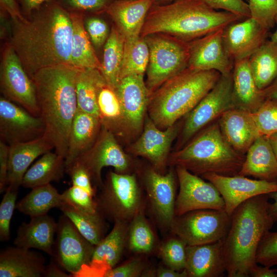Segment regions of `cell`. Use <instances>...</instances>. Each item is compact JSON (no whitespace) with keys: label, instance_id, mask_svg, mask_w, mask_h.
Here are the masks:
<instances>
[{"label":"cell","instance_id":"obj_27","mask_svg":"<svg viewBox=\"0 0 277 277\" xmlns=\"http://www.w3.org/2000/svg\"><path fill=\"white\" fill-rule=\"evenodd\" d=\"M53 149L52 145L43 135L32 141L10 145L7 188L18 190L31 164Z\"/></svg>","mask_w":277,"mask_h":277},{"label":"cell","instance_id":"obj_58","mask_svg":"<svg viewBox=\"0 0 277 277\" xmlns=\"http://www.w3.org/2000/svg\"><path fill=\"white\" fill-rule=\"evenodd\" d=\"M155 276L158 277H188L185 270L178 271L168 267H160L155 272Z\"/></svg>","mask_w":277,"mask_h":277},{"label":"cell","instance_id":"obj_2","mask_svg":"<svg viewBox=\"0 0 277 277\" xmlns=\"http://www.w3.org/2000/svg\"><path fill=\"white\" fill-rule=\"evenodd\" d=\"M79 69L71 64H60L43 68L31 78L45 124L43 136L64 159L77 111L76 82Z\"/></svg>","mask_w":277,"mask_h":277},{"label":"cell","instance_id":"obj_41","mask_svg":"<svg viewBox=\"0 0 277 277\" xmlns=\"http://www.w3.org/2000/svg\"><path fill=\"white\" fill-rule=\"evenodd\" d=\"M127 244L131 251L138 253H148L154 248V234L144 211L129 223Z\"/></svg>","mask_w":277,"mask_h":277},{"label":"cell","instance_id":"obj_4","mask_svg":"<svg viewBox=\"0 0 277 277\" xmlns=\"http://www.w3.org/2000/svg\"><path fill=\"white\" fill-rule=\"evenodd\" d=\"M242 20L231 12L216 10L205 0H176L153 5L140 35L163 33L189 42Z\"/></svg>","mask_w":277,"mask_h":277},{"label":"cell","instance_id":"obj_33","mask_svg":"<svg viewBox=\"0 0 277 277\" xmlns=\"http://www.w3.org/2000/svg\"><path fill=\"white\" fill-rule=\"evenodd\" d=\"M97 104L102 126L115 136L125 131L123 110L118 96L103 77L97 89Z\"/></svg>","mask_w":277,"mask_h":277},{"label":"cell","instance_id":"obj_38","mask_svg":"<svg viewBox=\"0 0 277 277\" xmlns=\"http://www.w3.org/2000/svg\"><path fill=\"white\" fill-rule=\"evenodd\" d=\"M103 77L102 73L97 69H79L76 82L78 110L99 118L97 89L99 82Z\"/></svg>","mask_w":277,"mask_h":277},{"label":"cell","instance_id":"obj_46","mask_svg":"<svg viewBox=\"0 0 277 277\" xmlns=\"http://www.w3.org/2000/svg\"><path fill=\"white\" fill-rule=\"evenodd\" d=\"M17 193L18 190L7 188L0 204V240L3 242L11 237L10 223Z\"/></svg>","mask_w":277,"mask_h":277},{"label":"cell","instance_id":"obj_29","mask_svg":"<svg viewBox=\"0 0 277 277\" xmlns=\"http://www.w3.org/2000/svg\"><path fill=\"white\" fill-rule=\"evenodd\" d=\"M102 128L99 118L77 109L69 133L65 158L66 169L88 151L95 142Z\"/></svg>","mask_w":277,"mask_h":277},{"label":"cell","instance_id":"obj_61","mask_svg":"<svg viewBox=\"0 0 277 277\" xmlns=\"http://www.w3.org/2000/svg\"><path fill=\"white\" fill-rule=\"evenodd\" d=\"M269 140L277 159V132L270 135Z\"/></svg>","mask_w":277,"mask_h":277},{"label":"cell","instance_id":"obj_48","mask_svg":"<svg viewBox=\"0 0 277 277\" xmlns=\"http://www.w3.org/2000/svg\"><path fill=\"white\" fill-rule=\"evenodd\" d=\"M69 12L82 13L105 11L112 0H56Z\"/></svg>","mask_w":277,"mask_h":277},{"label":"cell","instance_id":"obj_63","mask_svg":"<svg viewBox=\"0 0 277 277\" xmlns=\"http://www.w3.org/2000/svg\"><path fill=\"white\" fill-rule=\"evenodd\" d=\"M275 26L276 28L275 31L270 35V39L277 43V15L275 19Z\"/></svg>","mask_w":277,"mask_h":277},{"label":"cell","instance_id":"obj_12","mask_svg":"<svg viewBox=\"0 0 277 277\" xmlns=\"http://www.w3.org/2000/svg\"><path fill=\"white\" fill-rule=\"evenodd\" d=\"M94 248L68 217L64 214L60 217L52 258L61 267L77 276L90 263Z\"/></svg>","mask_w":277,"mask_h":277},{"label":"cell","instance_id":"obj_22","mask_svg":"<svg viewBox=\"0 0 277 277\" xmlns=\"http://www.w3.org/2000/svg\"><path fill=\"white\" fill-rule=\"evenodd\" d=\"M129 223L115 221L110 233L97 245L90 263L77 276H104L121 259L127 242Z\"/></svg>","mask_w":277,"mask_h":277},{"label":"cell","instance_id":"obj_52","mask_svg":"<svg viewBox=\"0 0 277 277\" xmlns=\"http://www.w3.org/2000/svg\"><path fill=\"white\" fill-rule=\"evenodd\" d=\"M212 8L234 14L243 19L251 17L248 3L243 0H205Z\"/></svg>","mask_w":277,"mask_h":277},{"label":"cell","instance_id":"obj_24","mask_svg":"<svg viewBox=\"0 0 277 277\" xmlns=\"http://www.w3.org/2000/svg\"><path fill=\"white\" fill-rule=\"evenodd\" d=\"M185 270L188 277H220L226 272L223 240L187 245Z\"/></svg>","mask_w":277,"mask_h":277},{"label":"cell","instance_id":"obj_31","mask_svg":"<svg viewBox=\"0 0 277 277\" xmlns=\"http://www.w3.org/2000/svg\"><path fill=\"white\" fill-rule=\"evenodd\" d=\"M248 59L234 61L232 71L233 101L234 108L253 112L265 99L262 90L255 84Z\"/></svg>","mask_w":277,"mask_h":277},{"label":"cell","instance_id":"obj_17","mask_svg":"<svg viewBox=\"0 0 277 277\" xmlns=\"http://www.w3.org/2000/svg\"><path fill=\"white\" fill-rule=\"evenodd\" d=\"M176 176L172 169L162 174L153 168L147 169L144 174L151 211L159 225L169 229L175 217Z\"/></svg>","mask_w":277,"mask_h":277},{"label":"cell","instance_id":"obj_10","mask_svg":"<svg viewBox=\"0 0 277 277\" xmlns=\"http://www.w3.org/2000/svg\"><path fill=\"white\" fill-rule=\"evenodd\" d=\"M234 108L232 72L221 74L214 87L186 116L177 142V150L197 132L217 120L225 111Z\"/></svg>","mask_w":277,"mask_h":277},{"label":"cell","instance_id":"obj_34","mask_svg":"<svg viewBox=\"0 0 277 277\" xmlns=\"http://www.w3.org/2000/svg\"><path fill=\"white\" fill-rule=\"evenodd\" d=\"M66 172L65 159L51 151L43 155L27 170L24 175L22 186L27 188L58 182Z\"/></svg>","mask_w":277,"mask_h":277},{"label":"cell","instance_id":"obj_20","mask_svg":"<svg viewBox=\"0 0 277 277\" xmlns=\"http://www.w3.org/2000/svg\"><path fill=\"white\" fill-rule=\"evenodd\" d=\"M115 90L121 104L125 129L138 133L144 126L150 97L144 76H125Z\"/></svg>","mask_w":277,"mask_h":277},{"label":"cell","instance_id":"obj_51","mask_svg":"<svg viewBox=\"0 0 277 277\" xmlns=\"http://www.w3.org/2000/svg\"><path fill=\"white\" fill-rule=\"evenodd\" d=\"M66 172L70 176L72 185L84 189L95 197V189L90 176L83 165L74 163L66 169Z\"/></svg>","mask_w":277,"mask_h":277},{"label":"cell","instance_id":"obj_47","mask_svg":"<svg viewBox=\"0 0 277 277\" xmlns=\"http://www.w3.org/2000/svg\"><path fill=\"white\" fill-rule=\"evenodd\" d=\"M256 260L263 266L277 265V232L269 231L263 237L257 250Z\"/></svg>","mask_w":277,"mask_h":277},{"label":"cell","instance_id":"obj_15","mask_svg":"<svg viewBox=\"0 0 277 277\" xmlns=\"http://www.w3.org/2000/svg\"><path fill=\"white\" fill-rule=\"evenodd\" d=\"M45 124L22 106L1 96L0 98V138L8 145L32 141L42 136Z\"/></svg>","mask_w":277,"mask_h":277},{"label":"cell","instance_id":"obj_54","mask_svg":"<svg viewBox=\"0 0 277 277\" xmlns=\"http://www.w3.org/2000/svg\"><path fill=\"white\" fill-rule=\"evenodd\" d=\"M1 12L8 15L12 19L23 20V15L20 6L16 0H0Z\"/></svg>","mask_w":277,"mask_h":277},{"label":"cell","instance_id":"obj_1","mask_svg":"<svg viewBox=\"0 0 277 277\" xmlns=\"http://www.w3.org/2000/svg\"><path fill=\"white\" fill-rule=\"evenodd\" d=\"M11 20L7 43L31 78L43 68L71 65V16L56 0H49L29 17Z\"/></svg>","mask_w":277,"mask_h":277},{"label":"cell","instance_id":"obj_21","mask_svg":"<svg viewBox=\"0 0 277 277\" xmlns=\"http://www.w3.org/2000/svg\"><path fill=\"white\" fill-rule=\"evenodd\" d=\"M269 30L251 17L229 25L223 31L225 48L231 58H249L268 38Z\"/></svg>","mask_w":277,"mask_h":277},{"label":"cell","instance_id":"obj_44","mask_svg":"<svg viewBox=\"0 0 277 277\" xmlns=\"http://www.w3.org/2000/svg\"><path fill=\"white\" fill-rule=\"evenodd\" d=\"M250 16L268 30L275 26L277 0H248Z\"/></svg>","mask_w":277,"mask_h":277},{"label":"cell","instance_id":"obj_45","mask_svg":"<svg viewBox=\"0 0 277 277\" xmlns=\"http://www.w3.org/2000/svg\"><path fill=\"white\" fill-rule=\"evenodd\" d=\"M64 203L86 212H97L95 197L84 189L72 185L61 193Z\"/></svg>","mask_w":277,"mask_h":277},{"label":"cell","instance_id":"obj_28","mask_svg":"<svg viewBox=\"0 0 277 277\" xmlns=\"http://www.w3.org/2000/svg\"><path fill=\"white\" fill-rule=\"evenodd\" d=\"M57 228V222L47 214L31 217L29 222L23 223L18 228L13 244L43 251L52 257Z\"/></svg>","mask_w":277,"mask_h":277},{"label":"cell","instance_id":"obj_42","mask_svg":"<svg viewBox=\"0 0 277 277\" xmlns=\"http://www.w3.org/2000/svg\"><path fill=\"white\" fill-rule=\"evenodd\" d=\"M187 244L178 236L168 239L160 248L159 254L165 265L174 270L185 269Z\"/></svg>","mask_w":277,"mask_h":277},{"label":"cell","instance_id":"obj_25","mask_svg":"<svg viewBox=\"0 0 277 277\" xmlns=\"http://www.w3.org/2000/svg\"><path fill=\"white\" fill-rule=\"evenodd\" d=\"M45 257L31 249L7 247L0 253V277H42L46 269Z\"/></svg>","mask_w":277,"mask_h":277},{"label":"cell","instance_id":"obj_37","mask_svg":"<svg viewBox=\"0 0 277 277\" xmlns=\"http://www.w3.org/2000/svg\"><path fill=\"white\" fill-rule=\"evenodd\" d=\"M64 204L61 194L51 184L36 187L16 204L15 209L30 217L47 214Z\"/></svg>","mask_w":277,"mask_h":277},{"label":"cell","instance_id":"obj_30","mask_svg":"<svg viewBox=\"0 0 277 277\" xmlns=\"http://www.w3.org/2000/svg\"><path fill=\"white\" fill-rule=\"evenodd\" d=\"M238 174L277 182V159L268 137L261 135L251 145Z\"/></svg>","mask_w":277,"mask_h":277},{"label":"cell","instance_id":"obj_60","mask_svg":"<svg viewBox=\"0 0 277 277\" xmlns=\"http://www.w3.org/2000/svg\"><path fill=\"white\" fill-rule=\"evenodd\" d=\"M269 198L273 200V202L270 203L269 205V212L274 221H277V191L270 193L268 194Z\"/></svg>","mask_w":277,"mask_h":277},{"label":"cell","instance_id":"obj_11","mask_svg":"<svg viewBox=\"0 0 277 277\" xmlns=\"http://www.w3.org/2000/svg\"><path fill=\"white\" fill-rule=\"evenodd\" d=\"M0 88L3 96L40 116L35 88L18 57L7 42L3 46L0 65Z\"/></svg>","mask_w":277,"mask_h":277},{"label":"cell","instance_id":"obj_59","mask_svg":"<svg viewBox=\"0 0 277 277\" xmlns=\"http://www.w3.org/2000/svg\"><path fill=\"white\" fill-rule=\"evenodd\" d=\"M262 90L265 99L277 101V77L268 87Z\"/></svg>","mask_w":277,"mask_h":277},{"label":"cell","instance_id":"obj_19","mask_svg":"<svg viewBox=\"0 0 277 277\" xmlns=\"http://www.w3.org/2000/svg\"><path fill=\"white\" fill-rule=\"evenodd\" d=\"M224 29L188 42V67L199 70H215L221 74L232 72L234 61L229 56L224 45Z\"/></svg>","mask_w":277,"mask_h":277},{"label":"cell","instance_id":"obj_55","mask_svg":"<svg viewBox=\"0 0 277 277\" xmlns=\"http://www.w3.org/2000/svg\"><path fill=\"white\" fill-rule=\"evenodd\" d=\"M23 15L27 18L49 0H16Z\"/></svg>","mask_w":277,"mask_h":277},{"label":"cell","instance_id":"obj_49","mask_svg":"<svg viewBox=\"0 0 277 277\" xmlns=\"http://www.w3.org/2000/svg\"><path fill=\"white\" fill-rule=\"evenodd\" d=\"M84 26L93 47L97 48L102 47L110 31L106 23L96 17H84Z\"/></svg>","mask_w":277,"mask_h":277},{"label":"cell","instance_id":"obj_18","mask_svg":"<svg viewBox=\"0 0 277 277\" xmlns=\"http://www.w3.org/2000/svg\"><path fill=\"white\" fill-rule=\"evenodd\" d=\"M179 123L164 130L159 129L149 117L145 116L143 132L130 148L131 152L147 159L160 173L168 163L171 145L179 133Z\"/></svg>","mask_w":277,"mask_h":277},{"label":"cell","instance_id":"obj_26","mask_svg":"<svg viewBox=\"0 0 277 277\" xmlns=\"http://www.w3.org/2000/svg\"><path fill=\"white\" fill-rule=\"evenodd\" d=\"M154 0H113L105 12L125 39L140 36L147 15Z\"/></svg>","mask_w":277,"mask_h":277},{"label":"cell","instance_id":"obj_5","mask_svg":"<svg viewBox=\"0 0 277 277\" xmlns=\"http://www.w3.org/2000/svg\"><path fill=\"white\" fill-rule=\"evenodd\" d=\"M221 74L186 68L163 84L149 97L147 114L164 130L190 112L214 87Z\"/></svg>","mask_w":277,"mask_h":277},{"label":"cell","instance_id":"obj_53","mask_svg":"<svg viewBox=\"0 0 277 277\" xmlns=\"http://www.w3.org/2000/svg\"><path fill=\"white\" fill-rule=\"evenodd\" d=\"M9 145L0 141V192H5L8 186Z\"/></svg>","mask_w":277,"mask_h":277},{"label":"cell","instance_id":"obj_7","mask_svg":"<svg viewBox=\"0 0 277 277\" xmlns=\"http://www.w3.org/2000/svg\"><path fill=\"white\" fill-rule=\"evenodd\" d=\"M100 189L95 200L97 211L105 219L130 223L144 211L145 202L135 174L110 170Z\"/></svg>","mask_w":277,"mask_h":277},{"label":"cell","instance_id":"obj_36","mask_svg":"<svg viewBox=\"0 0 277 277\" xmlns=\"http://www.w3.org/2000/svg\"><path fill=\"white\" fill-rule=\"evenodd\" d=\"M125 37L113 24L105 44L101 72L107 83L115 90L121 80Z\"/></svg>","mask_w":277,"mask_h":277},{"label":"cell","instance_id":"obj_50","mask_svg":"<svg viewBox=\"0 0 277 277\" xmlns=\"http://www.w3.org/2000/svg\"><path fill=\"white\" fill-rule=\"evenodd\" d=\"M145 264L140 259H132L106 272L104 277H137L147 275Z\"/></svg>","mask_w":277,"mask_h":277},{"label":"cell","instance_id":"obj_13","mask_svg":"<svg viewBox=\"0 0 277 277\" xmlns=\"http://www.w3.org/2000/svg\"><path fill=\"white\" fill-rule=\"evenodd\" d=\"M74 163L83 165L91 181L100 188L103 185L102 171L104 167H112L118 173L129 174L128 171L132 166L130 159L121 148L115 136L102 126L93 145Z\"/></svg>","mask_w":277,"mask_h":277},{"label":"cell","instance_id":"obj_39","mask_svg":"<svg viewBox=\"0 0 277 277\" xmlns=\"http://www.w3.org/2000/svg\"><path fill=\"white\" fill-rule=\"evenodd\" d=\"M60 209L88 241L97 245L104 238L106 231L105 218L98 212L89 213L78 210L64 203Z\"/></svg>","mask_w":277,"mask_h":277},{"label":"cell","instance_id":"obj_35","mask_svg":"<svg viewBox=\"0 0 277 277\" xmlns=\"http://www.w3.org/2000/svg\"><path fill=\"white\" fill-rule=\"evenodd\" d=\"M248 61L257 87L265 89L277 77V43L268 38Z\"/></svg>","mask_w":277,"mask_h":277},{"label":"cell","instance_id":"obj_56","mask_svg":"<svg viewBox=\"0 0 277 277\" xmlns=\"http://www.w3.org/2000/svg\"><path fill=\"white\" fill-rule=\"evenodd\" d=\"M62 267H61L52 258L51 262L46 266L44 276L45 277H69L71 276L66 273Z\"/></svg>","mask_w":277,"mask_h":277},{"label":"cell","instance_id":"obj_43","mask_svg":"<svg viewBox=\"0 0 277 277\" xmlns=\"http://www.w3.org/2000/svg\"><path fill=\"white\" fill-rule=\"evenodd\" d=\"M252 113L261 135L269 137L277 132V101L265 99Z\"/></svg>","mask_w":277,"mask_h":277},{"label":"cell","instance_id":"obj_3","mask_svg":"<svg viewBox=\"0 0 277 277\" xmlns=\"http://www.w3.org/2000/svg\"><path fill=\"white\" fill-rule=\"evenodd\" d=\"M268 194L253 197L231 215L223 248L228 277H248L258 263L256 252L263 237L275 223L270 214Z\"/></svg>","mask_w":277,"mask_h":277},{"label":"cell","instance_id":"obj_14","mask_svg":"<svg viewBox=\"0 0 277 277\" xmlns=\"http://www.w3.org/2000/svg\"><path fill=\"white\" fill-rule=\"evenodd\" d=\"M179 192L175 204V215L201 209L224 210L225 203L215 186L186 168L175 167Z\"/></svg>","mask_w":277,"mask_h":277},{"label":"cell","instance_id":"obj_6","mask_svg":"<svg viewBox=\"0 0 277 277\" xmlns=\"http://www.w3.org/2000/svg\"><path fill=\"white\" fill-rule=\"evenodd\" d=\"M245 159V154L236 151L226 140L217 120L173 152L168 164L184 167L199 176L207 173L232 176L238 174Z\"/></svg>","mask_w":277,"mask_h":277},{"label":"cell","instance_id":"obj_32","mask_svg":"<svg viewBox=\"0 0 277 277\" xmlns=\"http://www.w3.org/2000/svg\"><path fill=\"white\" fill-rule=\"evenodd\" d=\"M72 24L71 64L78 69L95 68L102 63L95 53L84 26V14L70 12Z\"/></svg>","mask_w":277,"mask_h":277},{"label":"cell","instance_id":"obj_57","mask_svg":"<svg viewBox=\"0 0 277 277\" xmlns=\"http://www.w3.org/2000/svg\"><path fill=\"white\" fill-rule=\"evenodd\" d=\"M250 276L277 277V270L266 266H259L257 264L251 270Z\"/></svg>","mask_w":277,"mask_h":277},{"label":"cell","instance_id":"obj_62","mask_svg":"<svg viewBox=\"0 0 277 277\" xmlns=\"http://www.w3.org/2000/svg\"><path fill=\"white\" fill-rule=\"evenodd\" d=\"M176 0H154V3L153 5H165L170 4Z\"/></svg>","mask_w":277,"mask_h":277},{"label":"cell","instance_id":"obj_8","mask_svg":"<svg viewBox=\"0 0 277 277\" xmlns=\"http://www.w3.org/2000/svg\"><path fill=\"white\" fill-rule=\"evenodd\" d=\"M144 38L149 50L145 83L150 96L166 81L188 67L189 45L188 42L163 33Z\"/></svg>","mask_w":277,"mask_h":277},{"label":"cell","instance_id":"obj_23","mask_svg":"<svg viewBox=\"0 0 277 277\" xmlns=\"http://www.w3.org/2000/svg\"><path fill=\"white\" fill-rule=\"evenodd\" d=\"M217 121L226 140L240 153L245 155L261 136L251 112L233 108L223 113Z\"/></svg>","mask_w":277,"mask_h":277},{"label":"cell","instance_id":"obj_40","mask_svg":"<svg viewBox=\"0 0 277 277\" xmlns=\"http://www.w3.org/2000/svg\"><path fill=\"white\" fill-rule=\"evenodd\" d=\"M149 58V50L144 37L141 35L125 39L121 79L130 75H144Z\"/></svg>","mask_w":277,"mask_h":277},{"label":"cell","instance_id":"obj_16","mask_svg":"<svg viewBox=\"0 0 277 277\" xmlns=\"http://www.w3.org/2000/svg\"><path fill=\"white\" fill-rule=\"evenodd\" d=\"M213 184L219 191L225 203V212L231 215L241 204L262 194L277 191V182L251 179L239 174L226 176L207 173L201 176Z\"/></svg>","mask_w":277,"mask_h":277},{"label":"cell","instance_id":"obj_9","mask_svg":"<svg viewBox=\"0 0 277 277\" xmlns=\"http://www.w3.org/2000/svg\"><path fill=\"white\" fill-rule=\"evenodd\" d=\"M231 220L225 210H196L175 216L170 229L187 245L209 244L224 240Z\"/></svg>","mask_w":277,"mask_h":277}]
</instances>
